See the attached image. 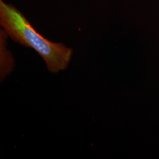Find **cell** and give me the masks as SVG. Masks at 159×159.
<instances>
[{
  "mask_svg": "<svg viewBox=\"0 0 159 159\" xmlns=\"http://www.w3.org/2000/svg\"><path fill=\"white\" fill-rule=\"evenodd\" d=\"M0 25L12 40L36 51L50 72L57 73L67 68L73 49L61 43L47 39L34 29L21 12L3 0H0Z\"/></svg>",
  "mask_w": 159,
  "mask_h": 159,
  "instance_id": "6da1fadb",
  "label": "cell"
},
{
  "mask_svg": "<svg viewBox=\"0 0 159 159\" xmlns=\"http://www.w3.org/2000/svg\"><path fill=\"white\" fill-rule=\"evenodd\" d=\"M8 35L1 29L0 31L1 52V81L10 74L14 67V61L11 52L7 48V39Z\"/></svg>",
  "mask_w": 159,
  "mask_h": 159,
  "instance_id": "7a4b0ae2",
  "label": "cell"
}]
</instances>
